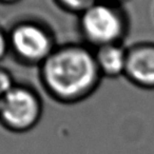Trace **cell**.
Masks as SVG:
<instances>
[{
	"mask_svg": "<svg viewBox=\"0 0 154 154\" xmlns=\"http://www.w3.org/2000/svg\"><path fill=\"white\" fill-rule=\"evenodd\" d=\"M38 69L45 92L62 105H75L88 99L103 79L94 50L82 42L58 45Z\"/></svg>",
	"mask_w": 154,
	"mask_h": 154,
	"instance_id": "6da1fadb",
	"label": "cell"
},
{
	"mask_svg": "<svg viewBox=\"0 0 154 154\" xmlns=\"http://www.w3.org/2000/svg\"><path fill=\"white\" fill-rule=\"evenodd\" d=\"M77 29L82 43L96 50L124 43L130 32V17L124 5L99 0L77 16Z\"/></svg>",
	"mask_w": 154,
	"mask_h": 154,
	"instance_id": "7a4b0ae2",
	"label": "cell"
},
{
	"mask_svg": "<svg viewBox=\"0 0 154 154\" xmlns=\"http://www.w3.org/2000/svg\"><path fill=\"white\" fill-rule=\"evenodd\" d=\"M10 54L20 64L40 66L57 48L51 26L36 18L16 21L9 31Z\"/></svg>",
	"mask_w": 154,
	"mask_h": 154,
	"instance_id": "3957f363",
	"label": "cell"
},
{
	"mask_svg": "<svg viewBox=\"0 0 154 154\" xmlns=\"http://www.w3.org/2000/svg\"><path fill=\"white\" fill-rule=\"evenodd\" d=\"M43 103L39 93L28 85L16 84L0 101V125L12 133L30 132L39 124Z\"/></svg>",
	"mask_w": 154,
	"mask_h": 154,
	"instance_id": "277c9868",
	"label": "cell"
},
{
	"mask_svg": "<svg viewBox=\"0 0 154 154\" xmlns=\"http://www.w3.org/2000/svg\"><path fill=\"white\" fill-rule=\"evenodd\" d=\"M125 77L143 90H154V41H139L128 48Z\"/></svg>",
	"mask_w": 154,
	"mask_h": 154,
	"instance_id": "5b68a950",
	"label": "cell"
},
{
	"mask_svg": "<svg viewBox=\"0 0 154 154\" xmlns=\"http://www.w3.org/2000/svg\"><path fill=\"white\" fill-rule=\"evenodd\" d=\"M95 60L101 76L110 79L125 77L128 48L124 43H115L94 50Z\"/></svg>",
	"mask_w": 154,
	"mask_h": 154,
	"instance_id": "8992f818",
	"label": "cell"
},
{
	"mask_svg": "<svg viewBox=\"0 0 154 154\" xmlns=\"http://www.w3.org/2000/svg\"><path fill=\"white\" fill-rule=\"evenodd\" d=\"M53 1L60 10L78 16L85 10L90 8L99 0H53Z\"/></svg>",
	"mask_w": 154,
	"mask_h": 154,
	"instance_id": "52a82bcc",
	"label": "cell"
},
{
	"mask_svg": "<svg viewBox=\"0 0 154 154\" xmlns=\"http://www.w3.org/2000/svg\"><path fill=\"white\" fill-rule=\"evenodd\" d=\"M17 82L14 79V76L9 69L0 66V98L9 93L15 87Z\"/></svg>",
	"mask_w": 154,
	"mask_h": 154,
	"instance_id": "ba28073f",
	"label": "cell"
},
{
	"mask_svg": "<svg viewBox=\"0 0 154 154\" xmlns=\"http://www.w3.org/2000/svg\"><path fill=\"white\" fill-rule=\"evenodd\" d=\"M10 54V42L8 31L0 26V62Z\"/></svg>",
	"mask_w": 154,
	"mask_h": 154,
	"instance_id": "9c48e42d",
	"label": "cell"
},
{
	"mask_svg": "<svg viewBox=\"0 0 154 154\" xmlns=\"http://www.w3.org/2000/svg\"><path fill=\"white\" fill-rule=\"evenodd\" d=\"M19 1H21V0H0V3H2V5H15Z\"/></svg>",
	"mask_w": 154,
	"mask_h": 154,
	"instance_id": "30bf717a",
	"label": "cell"
},
{
	"mask_svg": "<svg viewBox=\"0 0 154 154\" xmlns=\"http://www.w3.org/2000/svg\"><path fill=\"white\" fill-rule=\"evenodd\" d=\"M109 2H112V3H115V5H124L127 1L129 0H107Z\"/></svg>",
	"mask_w": 154,
	"mask_h": 154,
	"instance_id": "8fae6325",
	"label": "cell"
},
{
	"mask_svg": "<svg viewBox=\"0 0 154 154\" xmlns=\"http://www.w3.org/2000/svg\"><path fill=\"white\" fill-rule=\"evenodd\" d=\"M0 101H1V98H0Z\"/></svg>",
	"mask_w": 154,
	"mask_h": 154,
	"instance_id": "7c38bea8",
	"label": "cell"
}]
</instances>
